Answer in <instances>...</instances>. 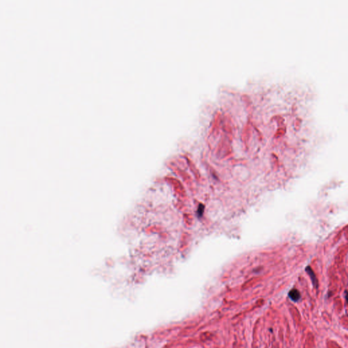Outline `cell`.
Wrapping results in <instances>:
<instances>
[{
    "label": "cell",
    "mask_w": 348,
    "mask_h": 348,
    "mask_svg": "<svg viewBox=\"0 0 348 348\" xmlns=\"http://www.w3.org/2000/svg\"><path fill=\"white\" fill-rule=\"evenodd\" d=\"M306 270H307V272L308 273V274L311 277V280H312V283L314 285V286H315L316 288H317V287H318V282H317V278L316 277V275L313 272V271L311 269V268H309V267H308V268H307Z\"/></svg>",
    "instance_id": "2"
},
{
    "label": "cell",
    "mask_w": 348,
    "mask_h": 348,
    "mask_svg": "<svg viewBox=\"0 0 348 348\" xmlns=\"http://www.w3.org/2000/svg\"><path fill=\"white\" fill-rule=\"evenodd\" d=\"M346 299L347 303H348V292H346Z\"/></svg>",
    "instance_id": "3"
},
{
    "label": "cell",
    "mask_w": 348,
    "mask_h": 348,
    "mask_svg": "<svg viewBox=\"0 0 348 348\" xmlns=\"http://www.w3.org/2000/svg\"><path fill=\"white\" fill-rule=\"evenodd\" d=\"M288 296L290 297V299L291 300L294 301V302H297V301H299L300 299V294L299 290L294 288L292 290H291L289 292Z\"/></svg>",
    "instance_id": "1"
}]
</instances>
